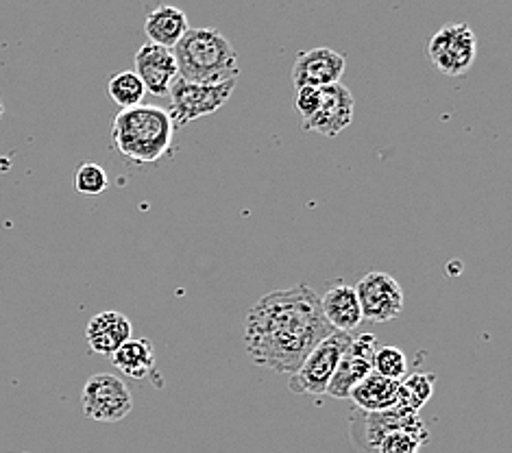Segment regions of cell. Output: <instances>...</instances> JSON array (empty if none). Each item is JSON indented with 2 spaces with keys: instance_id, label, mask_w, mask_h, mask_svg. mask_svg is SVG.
<instances>
[{
  "instance_id": "1",
  "label": "cell",
  "mask_w": 512,
  "mask_h": 453,
  "mask_svg": "<svg viewBox=\"0 0 512 453\" xmlns=\"http://www.w3.org/2000/svg\"><path fill=\"white\" fill-rule=\"evenodd\" d=\"M332 332L321 297L310 286L297 284L268 292L253 305L245 321V347L253 364L292 375Z\"/></svg>"
},
{
  "instance_id": "2",
  "label": "cell",
  "mask_w": 512,
  "mask_h": 453,
  "mask_svg": "<svg viewBox=\"0 0 512 453\" xmlns=\"http://www.w3.org/2000/svg\"><path fill=\"white\" fill-rule=\"evenodd\" d=\"M175 138V125L164 107L138 105L120 109L112 122V144L131 164H153L162 159Z\"/></svg>"
},
{
  "instance_id": "3",
  "label": "cell",
  "mask_w": 512,
  "mask_h": 453,
  "mask_svg": "<svg viewBox=\"0 0 512 453\" xmlns=\"http://www.w3.org/2000/svg\"><path fill=\"white\" fill-rule=\"evenodd\" d=\"M179 79L197 85H221L240 75L238 53L218 29H188L173 48Z\"/></svg>"
},
{
  "instance_id": "4",
  "label": "cell",
  "mask_w": 512,
  "mask_h": 453,
  "mask_svg": "<svg viewBox=\"0 0 512 453\" xmlns=\"http://www.w3.org/2000/svg\"><path fill=\"white\" fill-rule=\"evenodd\" d=\"M295 105L301 116V129L321 133L323 138H336L343 133L356 112L353 94L343 83L297 90Z\"/></svg>"
},
{
  "instance_id": "5",
  "label": "cell",
  "mask_w": 512,
  "mask_h": 453,
  "mask_svg": "<svg viewBox=\"0 0 512 453\" xmlns=\"http://www.w3.org/2000/svg\"><path fill=\"white\" fill-rule=\"evenodd\" d=\"M349 342L351 334L345 332H332L327 338H323L319 345L308 353V358L301 362L299 369L290 375L288 388L292 393L323 397L336 373L340 358H343L345 349L349 347Z\"/></svg>"
},
{
  "instance_id": "6",
  "label": "cell",
  "mask_w": 512,
  "mask_h": 453,
  "mask_svg": "<svg viewBox=\"0 0 512 453\" xmlns=\"http://www.w3.org/2000/svg\"><path fill=\"white\" fill-rule=\"evenodd\" d=\"M234 81H227L221 85H197V83H186L177 79L173 88H170V107L166 109L170 122L177 127H188L190 122L212 116L221 109L229 96L236 90Z\"/></svg>"
},
{
  "instance_id": "7",
  "label": "cell",
  "mask_w": 512,
  "mask_h": 453,
  "mask_svg": "<svg viewBox=\"0 0 512 453\" xmlns=\"http://www.w3.org/2000/svg\"><path fill=\"white\" fill-rule=\"evenodd\" d=\"M425 53H428L438 72H443L447 77H460L467 75L475 64L478 38H475L473 29L465 22L447 24V27L438 29L432 35Z\"/></svg>"
},
{
  "instance_id": "8",
  "label": "cell",
  "mask_w": 512,
  "mask_h": 453,
  "mask_svg": "<svg viewBox=\"0 0 512 453\" xmlns=\"http://www.w3.org/2000/svg\"><path fill=\"white\" fill-rule=\"evenodd\" d=\"M83 414L99 423H118L133 410V397L123 379L112 373H96L88 377L81 393Z\"/></svg>"
},
{
  "instance_id": "9",
  "label": "cell",
  "mask_w": 512,
  "mask_h": 453,
  "mask_svg": "<svg viewBox=\"0 0 512 453\" xmlns=\"http://www.w3.org/2000/svg\"><path fill=\"white\" fill-rule=\"evenodd\" d=\"M412 432L430 440V432L419 419V412H412L404 406H395L382 412H362L351 419L353 443L364 451H377V445L390 432Z\"/></svg>"
},
{
  "instance_id": "10",
  "label": "cell",
  "mask_w": 512,
  "mask_h": 453,
  "mask_svg": "<svg viewBox=\"0 0 512 453\" xmlns=\"http://www.w3.org/2000/svg\"><path fill=\"white\" fill-rule=\"evenodd\" d=\"M353 290H356L360 303L362 321L388 323L395 321L404 310V288L395 277L386 273L364 275Z\"/></svg>"
},
{
  "instance_id": "11",
  "label": "cell",
  "mask_w": 512,
  "mask_h": 453,
  "mask_svg": "<svg viewBox=\"0 0 512 453\" xmlns=\"http://www.w3.org/2000/svg\"><path fill=\"white\" fill-rule=\"evenodd\" d=\"M377 347L380 345H377V338L373 334L364 332L351 336L349 347L345 349L343 358H340L325 395L334 399H349L351 390L373 373V355Z\"/></svg>"
},
{
  "instance_id": "12",
  "label": "cell",
  "mask_w": 512,
  "mask_h": 453,
  "mask_svg": "<svg viewBox=\"0 0 512 453\" xmlns=\"http://www.w3.org/2000/svg\"><path fill=\"white\" fill-rule=\"evenodd\" d=\"M347 59L334 48H310L301 51L292 66V83L297 90L303 88H327L340 83L345 75Z\"/></svg>"
},
{
  "instance_id": "13",
  "label": "cell",
  "mask_w": 512,
  "mask_h": 453,
  "mask_svg": "<svg viewBox=\"0 0 512 453\" xmlns=\"http://www.w3.org/2000/svg\"><path fill=\"white\" fill-rule=\"evenodd\" d=\"M136 75L142 81L144 90L151 92L153 96H166L173 88L175 81L179 79L177 61L170 48L144 44L136 53Z\"/></svg>"
},
{
  "instance_id": "14",
  "label": "cell",
  "mask_w": 512,
  "mask_h": 453,
  "mask_svg": "<svg viewBox=\"0 0 512 453\" xmlns=\"http://www.w3.org/2000/svg\"><path fill=\"white\" fill-rule=\"evenodd\" d=\"M131 332L133 325L123 312H101L85 327V340L92 353L112 358L127 340H131Z\"/></svg>"
},
{
  "instance_id": "15",
  "label": "cell",
  "mask_w": 512,
  "mask_h": 453,
  "mask_svg": "<svg viewBox=\"0 0 512 453\" xmlns=\"http://www.w3.org/2000/svg\"><path fill=\"white\" fill-rule=\"evenodd\" d=\"M321 310L325 321L334 332L351 334L356 332L362 323L356 290H353V286L345 284V281H336V284L325 292L321 297Z\"/></svg>"
},
{
  "instance_id": "16",
  "label": "cell",
  "mask_w": 512,
  "mask_h": 453,
  "mask_svg": "<svg viewBox=\"0 0 512 453\" xmlns=\"http://www.w3.org/2000/svg\"><path fill=\"white\" fill-rule=\"evenodd\" d=\"M190 24L186 11L173 5H160L151 9L144 20V33L149 38V44L173 48L179 44V40L188 33Z\"/></svg>"
},
{
  "instance_id": "17",
  "label": "cell",
  "mask_w": 512,
  "mask_h": 453,
  "mask_svg": "<svg viewBox=\"0 0 512 453\" xmlns=\"http://www.w3.org/2000/svg\"><path fill=\"white\" fill-rule=\"evenodd\" d=\"M349 399L356 403L362 412H382L397 406L399 382L371 373L367 379L351 390Z\"/></svg>"
},
{
  "instance_id": "18",
  "label": "cell",
  "mask_w": 512,
  "mask_h": 453,
  "mask_svg": "<svg viewBox=\"0 0 512 453\" xmlns=\"http://www.w3.org/2000/svg\"><path fill=\"white\" fill-rule=\"evenodd\" d=\"M116 369L131 377L144 379L155 369V347L149 338H131L112 355Z\"/></svg>"
},
{
  "instance_id": "19",
  "label": "cell",
  "mask_w": 512,
  "mask_h": 453,
  "mask_svg": "<svg viewBox=\"0 0 512 453\" xmlns=\"http://www.w3.org/2000/svg\"><path fill=\"white\" fill-rule=\"evenodd\" d=\"M436 377L432 373H412L399 382V401L397 406H404L412 412H419L434 395Z\"/></svg>"
},
{
  "instance_id": "20",
  "label": "cell",
  "mask_w": 512,
  "mask_h": 453,
  "mask_svg": "<svg viewBox=\"0 0 512 453\" xmlns=\"http://www.w3.org/2000/svg\"><path fill=\"white\" fill-rule=\"evenodd\" d=\"M107 94H109V99H112L120 109H133V107L142 105L146 90L136 72L125 70L109 79Z\"/></svg>"
},
{
  "instance_id": "21",
  "label": "cell",
  "mask_w": 512,
  "mask_h": 453,
  "mask_svg": "<svg viewBox=\"0 0 512 453\" xmlns=\"http://www.w3.org/2000/svg\"><path fill=\"white\" fill-rule=\"evenodd\" d=\"M373 373L401 382L408 375V358L397 347H377L373 355Z\"/></svg>"
},
{
  "instance_id": "22",
  "label": "cell",
  "mask_w": 512,
  "mask_h": 453,
  "mask_svg": "<svg viewBox=\"0 0 512 453\" xmlns=\"http://www.w3.org/2000/svg\"><path fill=\"white\" fill-rule=\"evenodd\" d=\"M109 186L107 170L94 162H85L75 173V190L85 197H99Z\"/></svg>"
},
{
  "instance_id": "23",
  "label": "cell",
  "mask_w": 512,
  "mask_h": 453,
  "mask_svg": "<svg viewBox=\"0 0 512 453\" xmlns=\"http://www.w3.org/2000/svg\"><path fill=\"white\" fill-rule=\"evenodd\" d=\"M425 443H428V438L399 430L382 438V443L377 445V453H419Z\"/></svg>"
},
{
  "instance_id": "24",
  "label": "cell",
  "mask_w": 512,
  "mask_h": 453,
  "mask_svg": "<svg viewBox=\"0 0 512 453\" xmlns=\"http://www.w3.org/2000/svg\"><path fill=\"white\" fill-rule=\"evenodd\" d=\"M3 112H5V107H3V103H0V116H3Z\"/></svg>"
}]
</instances>
